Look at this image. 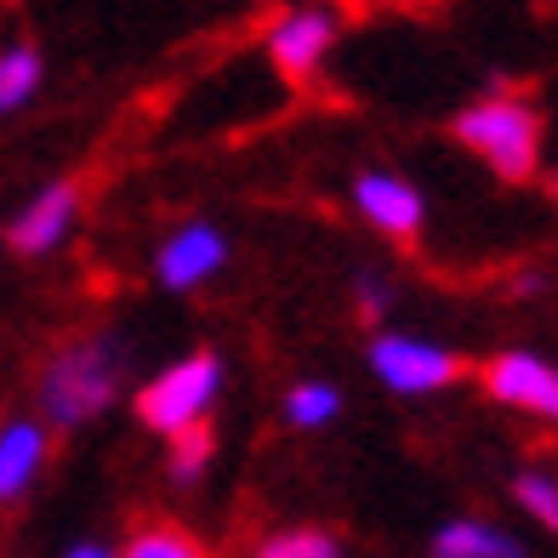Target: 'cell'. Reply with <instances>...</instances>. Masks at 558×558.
Returning <instances> with one entry per match:
<instances>
[{"label": "cell", "mask_w": 558, "mask_h": 558, "mask_svg": "<svg viewBox=\"0 0 558 558\" xmlns=\"http://www.w3.org/2000/svg\"><path fill=\"white\" fill-rule=\"evenodd\" d=\"M40 86H46V58H40V46H29V40L0 46V114L29 109L35 97H40Z\"/></svg>", "instance_id": "7c38bea8"}, {"label": "cell", "mask_w": 558, "mask_h": 558, "mask_svg": "<svg viewBox=\"0 0 558 558\" xmlns=\"http://www.w3.org/2000/svg\"><path fill=\"white\" fill-rule=\"evenodd\" d=\"M251 558H342V542L331 536V530H319V524H302V530H279V536H268Z\"/></svg>", "instance_id": "9a60e30c"}, {"label": "cell", "mask_w": 558, "mask_h": 558, "mask_svg": "<svg viewBox=\"0 0 558 558\" xmlns=\"http://www.w3.org/2000/svg\"><path fill=\"white\" fill-rule=\"evenodd\" d=\"M337 411H342V393L331 383H291V393H286L291 427H325V422H337Z\"/></svg>", "instance_id": "2e32d148"}, {"label": "cell", "mask_w": 558, "mask_h": 558, "mask_svg": "<svg viewBox=\"0 0 558 558\" xmlns=\"http://www.w3.org/2000/svg\"><path fill=\"white\" fill-rule=\"evenodd\" d=\"M337 35H342L337 12L319 7V0H308V7H286L268 23V29H263V52H268L279 81L314 86L319 69L331 63V52H337Z\"/></svg>", "instance_id": "277c9868"}, {"label": "cell", "mask_w": 558, "mask_h": 558, "mask_svg": "<svg viewBox=\"0 0 558 558\" xmlns=\"http://www.w3.org/2000/svg\"><path fill=\"white\" fill-rule=\"evenodd\" d=\"M353 291H360V314L365 319H383L388 314V286H383V279H376V274H360V279H353Z\"/></svg>", "instance_id": "ac0fdd59"}, {"label": "cell", "mask_w": 558, "mask_h": 558, "mask_svg": "<svg viewBox=\"0 0 558 558\" xmlns=\"http://www.w3.org/2000/svg\"><path fill=\"white\" fill-rule=\"evenodd\" d=\"M485 393L558 422V371L542 365L536 353H496V360L485 365Z\"/></svg>", "instance_id": "9c48e42d"}, {"label": "cell", "mask_w": 558, "mask_h": 558, "mask_svg": "<svg viewBox=\"0 0 558 558\" xmlns=\"http://www.w3.org/2000/svg\"><path fill=\"white\" fill-rule=\"evenodd\" d=\"M63 558H120V553H114V547H104V542H74Z\"/></svg>", "instance_id": "d6986e66"}, {"label": "cell", "mask_w": 558, "mask_h": 558, "mask_svg": "<svg viewBox=\"0 0 558 558\" xmlns=\"http://www.w3.org/2000/svg\"><path fill=\"white\" fill-rule=\"evenodd\" d=\"M434 558H524V547L496 524H478V519H456L434 536Z\"/></svg>", "instance_id": "4fadbf2b"}, {"label": "cell", "mask_w": 558, "mask_h": 558, "mask_svg": "<svg viewBox=\"0 0 558 558\" xmlns=\"http://www.w3.org/2000/svg\"><path fill=\"white\" fill-rule=\"evenodd\" d=\"M46 456H52V439H46V427L35 416H12L0 427V507L23 501V490L46 468Z\"/></svg>", "instance_id": "30bf717a"}, {"label": "cell", "mask_w": 558, "mask_h": 558, "mask_svg": "<svg viewBox=\"0 0 558 558\" xmlns=\"http://www.w3.org/2000/svg\"><path fill=\"white\" fill-rule=\"evenodd\" d=\"M228 263V234L211 222H183L171 228L166 245L155 251V279L166 291H194Z\"/></svg>", "instance_id": "52a82bcc"}, {"label": "cell", "mask_w": 558, "mask_h": 558, "mask_svg": "<svg viewBox=\"0 0 558 558\" xmlns=\"http://www.w3.org/2000/svg\"><path fill=\"white\" fill-rule=\"evenodd\" d=\"M371 371L383 376L393 393H439L450 388L468 365L450 348H434L422 337H376L371 342Z\"/></svg>", "instance_id": "5b68a950"}, {"label": "cell", "mask_w": 558, "mask_h": 558, "mask_svg": "<svg viewBox=\"0 0 558 558\" xmlns=\"http://www.w3.org/2000/svg\"><path fill=\"white\" fill-rule=\"evenodd\" d=\"M353 206H360V217L388 240L411 245L422 234V194H416V183H404V177H393V171L353 177Z\"/></svg>", "instance_id": "ba28073f"}, {"label": "cell", "mask_w": 558, "mask_h": 558, "mask_svg": "<svg viewBox=\"0 0 558 558\" xmlns=\"http://www.w3.org/2000/svg\"><path fill=\"white\" fill-rule=\"evenodd\" d=\"M450 137L473 148L501 183H530L542 166V114L530 97H513V92H496V97H478L456 114Z\"/></svg>", "instance_id": "7a4b0ae2"}, {"label": "cell", "mask_w": 558, "mask_h": 558, "mask_svg": "<svg viewBox=\"0 0 558 558\" xmlns=\"http://www.w3.org/2000/svg\"><path fill=\"white\" fill-rule=\"evenodd\" d=\"M513 496H519V507H530L547 530H558V485L547 473H519V485H513Z\"/></svg>", "instance_id": "e0dca14e"}, {"label": "cell", "mask_w": 558, "mask_h": 558, "mask_svg": "<svg viewBox=\"0 0 558 558\" xmlns=\"http://www.w3.org/2000/svg\"><path fill=\"white\" fill-rule=\"evenodd\" d=\"M74 217H81V183L58 177V183H46L29 206L7 222V245L17 257H52V251L74 234Z\"/></svg>", "instance_id": "8992f818"}, {"label": "cell", "mask_w": 558, "mask_h": 558, "mask_svg": "<svg viewBox=\"0 0 558 558\" xmlns=\"http://www.w3.org/2000/svg\"><path fill=\"white\" fill-rule=\"evenodd\" d=\"M125 376H132V348H125L114 331H92V337L63 342L52 360H46L40 383H35L40 427L74 434V427L97 422L120 399Z\"/></svg>", "instance_id": "6da1fadb"}, {"label": "cell", "mask_w": 558, "mask_h": 558, "mask_svg": "<svg viewBox=\"0 0 558 558\" xmlns=\"http://www.w3.org/2000/svg\"><path fill=\"white\" fill-rule=\"evenodd\" d=\"M211 462H217V427L211 422H194V427H183V434L166 439V473H171V485L194 490L199 478L211 473Z\"/></svg>", "instance_id": "5bb4252c"}, {"label": "cell", "mask_w": 558, "mask_h": 558, "mask_svg": "<svg viewBox=\"0 0 558 558\" xmlns=\"http://www.w3.org/2000/svg\"><path fill=\"white\" fill-rule=\"evenodd\" d=\"M217 393H222V360L211 348H194V353H183V360H171L166 371L148 376V383L137 388V399H132V411H137V422L148 427V434L171 439L194 422H211Z\"/></svg>", "instance_id": "3957f363"}, {"label": "cell", "mask_w": 558, "mask_h": 558, "mask_svg": "<svg viewBox=\"0 0 558 558\" xmlns=\"http://www.w3.org/2000/svg\"><path fill=\"white\" fill-rule=\"evenodd\" d=\"M120 558H211V547L194 536L189 524H177V519H137L132 530H125V547Z\"/></svg>", "instance_id": "8fae6325"}, {"label": "cell", "mask_w": 558, "mask_h": 558, "mask_svg": "<svg viewBox=\"0 0 558 558\" xmlns=\"http://www.w3.org/2000/svg\"><path fill=\"white\" fill-rule=\"evenodd\" d=\"M553 199H558V171H553Z\"/></svg>", "instance_id": "ffe728a7"}]
</instances>
